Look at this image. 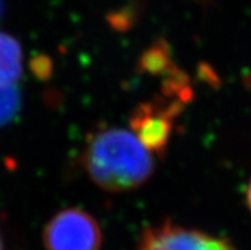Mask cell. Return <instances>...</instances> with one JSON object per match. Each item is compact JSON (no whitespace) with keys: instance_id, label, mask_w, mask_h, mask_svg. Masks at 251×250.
Segmentation results:
<instances>
[{"instance_id":"cell-1","label":"cell","mask_w":251,"mask_h":250,"mask_svg":"<svg viewBox=\"0 0 251 250\" xmlns=\"http://www.w3.org/2000/svg\"><path fill=\"white\" fill-rule=\"evenodd\" d=\"M83 167L101 189L121 193L143 185L154 168L153 155L133 132L100 127L87 137Z\"/></svg>"},{"instance_id":"cell-2","label":"cell","mask_w":251,"mask_h":250,"mask_svg":"<svg viewBox=\"0 0 251 250\" xmlns=\"http://www.w3.org/2000/svg\"><path fill=\"white\" fill-rule=\"evenodd\" d=\"M165 95V93H163ZM185 100L165 95L140 104L130 117V130L153 156H163Z\"/></svg>"},{"instance_id":"cell-3","label":"cell","mask_w":251,"mask_h":250,"mask_svg":"<svg viewBox=\"0 0 251 250\" xmlns=\"http://www.w3.org/2000/svg\"><path fill=\"white\" fill-rule=\"evenodd\" d=\"M45 250H101V226L82 208H65L48 222L42 232Z\"/></svg>"},{"instance_id":"cell-4","label":"cell","mask_w":251,"mask_h":250,"mask_svg":"<svg viewBox=\"0 0 251 250\" xmlns=\"http://www.w3.org/2000/svg\"><path fill=\"white\" fill-rule=\"evenodd\" d=\"M137 250H237L227 239L172 222L146 228Z\"/></svg>"},{"instance_id":"cell-5","label":"cell","mask_w":251,"mask_h":250,"mask_svg":"<svg viewBox=\"0 0 251 250\" xmlns=\"http://www.w3.org/2000/svg\"><path fill=\"white\" fill-rule=\"evenodd\" d=\"M22 76V50L17 40L0 32V85H14Z\"/></svg>"},{"instance_id":"cell-6","label":"cell","mask_w":251,"mask_h":250,"mask_svg":"<svg viewBox=\"0 0 251 250\" xmlns=\"http://www.w3.org/2000/svg\"><path fill=\"white\" fill-rule=\"evenodd\" d=\"M19 105L18 91L14 85H0V125L12 120Z\"/></svg>"},{"instance_id":"cell-7","label":"cell","mask_w":251,"mask_h":250,"mask_svg":"<svg viewBox=\"0 0 251 250\" xmlns=\"http://www.w3.org/2000/svg\"><path fill=\"white\" fill-rule=\"evenodd\" d=\"M245 202H246V206H248V208L250 209V212H251V179L250 181H249L248 187H246V190H245Z\"/></svg>"},{"instance_id":"cell-8","label":"cell","mask_w":251,"mask_h":250,"mask_svg":"<svg viewBox=\"0 0 251 250\" xmlns=\"http://www.w3.org/2000/svg\"><path fill=\"white\" fill-rule=\"evenodd\" d=\"M0 250H5V248H4V243H3V239H1V236H0Z\"/></svg>"}]
</instances>
